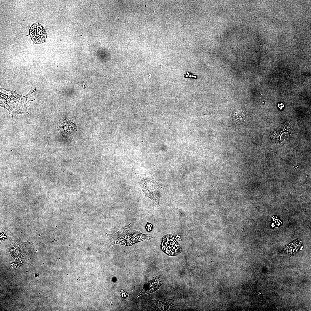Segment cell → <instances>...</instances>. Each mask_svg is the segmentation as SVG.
<instances>
[{"label":"cell","mask_w":311,"mask_h":311,"mask_svg":"<svg viewBox=\"0 0 311 311\" xmlns=\"http://www.w3.org/2000/svg\"><path fill=\"white\" fill-rule=\"evenodd\" d=\"M131 223L123 226L116 232L112 234L106 233L107 235L112 237L113 240L109 246L115 244H120L130 246L145 240L149 237L139 231L133 230L130 226Z\"/></svg>","instance_id":"7a4b0ae2"},{"label":"cell","mask_w":311,"mask_h":311,"mask_svg":"<svg viewBox=\"0 0 311 311\" xmlns=\"http://www.w3.org/2000/svg\"><path fill=\"white\" fill-rule=\"evenodd\" d=\"M137 183L144 192V199L148 198L153 202V208L159 205L162 187L150 174H137L136 175Z\"/></svg>","instance_id":"3957f363"},{"label":"cell","mask_w":311,"mask_h":311,"mask_svg":"<svg viewBox=\"0 0 311 311\" xmlns=\"http://www.w3.org/2000/svg\"><path fill=\"white\" fill-rule=\"evenodd\" d=\"M160 248L161 250L169 256L177 255L182 251L181 247L174 236L170 234L163 236Z\"/></svg>","instance_id":"277c9868"},{"label":"cell","mask_w":311,"mask_h":311,"mask_svg":"<svg viewBox=\"0 0 311 311\" xmlns=\"http://www.w3.org/2000/svg\"><path fill=\"white\" fill-rule=\"evenodd\" d=\"M35 89L31 90L24 96L18 94L16 90L11 91L0 88V106L7 109L12 116L28 113L29 102L34 101L35 98L31 94Z\"/></svg>","instance_id":"6da1fadb"},{"label":"cell","mask_w":311,"mask_h":311,"mask_svg":"<svg viewBox=\"0 0 311 311\" xmlns=\"http://www.w3.org/2000/svg\"><path fill=\"white\" fill-rule=\"evenodd\" d=\"M161 285L159 276H156L153 277L151 280L144 285L143 289L136 297L144 294H150L155 292L160 288Z\"/></svg>","instance_id":"5b68a950"},{"label":"cell","mask_w":311,"mask_h":311,"mask_svg":"<svg viewBox=\"0 0 311 311\" xmlns=\"http://www.w3.org/2000/svg\"><path fill=\"white\" fill-rule=\"evenodd\" d=\"M278 107L280 109H282V108L284 107V105L282 103L280 104L279 103L278 105Z\"/></svg>","instance_id":"ba28073f"},{"label":"cell","mask_w":311,"mask_h":311,"mask_svg":"<svg viewBox=\"0 0 311 311\" xmlns=\"http://www.w3.org/2000/svg\"><path fill=\"white\" fill-rule=\"evenodd\" d=\"M120 294L122 297L125 298H126L128 296V293L124 291L123 290H122L120 291Z\"/></svg>","instance_id":"52a82bcc"},{"label":"cell","mask_w":311,"mask_h":311,"mask_svg":"<svg viewBox=\"0 0 311 311\" xmlns=\"http://www.w3.org/2000/svg\"><path fill=\"white\" fill-rule=\"evenodd\" d=\"M175 301L165 299L160 301L153 300L151 306L152 310L154 311H170L173 309Z\"/></svg>","instance_id":"8992f818"}]
</instances>
